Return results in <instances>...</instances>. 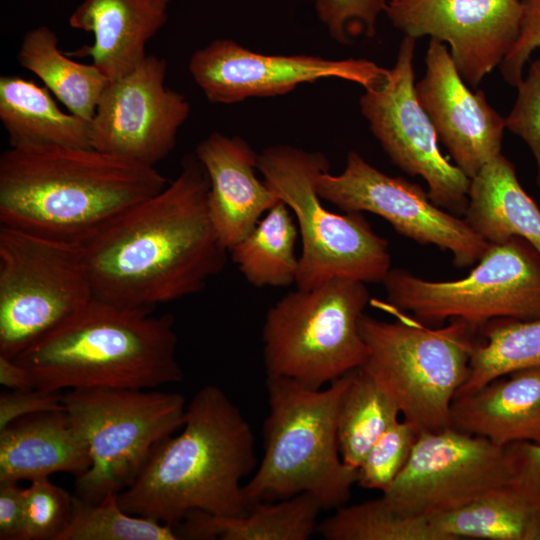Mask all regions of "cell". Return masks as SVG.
Instances as JSON below:
<instances>
[{
    "label": "cell",
    "instance_id": "5b68a950",
    "mask_svg": "<svg viewBox=\"0 0 540 540\" xmlns=\"http://www.w3.org/2000/svg\"><path fill=\"white\" fill-rule=\"evenodd\" d=\"M351 372L324 389L266 375L269 409L263 425V456L244 484L250 507L300 493L313 495L323 509L347 503L357 469L342 460L337 413Z\"/></svg>",
    "mask_w": 540,
    "mask_h": 540
},
{
    "label": "cell",
    "instance_id": "3957f363",
    "mask_svg": "<svg viewBox=\"0 0 540 540\" xmlns=\"http://www.w3.org/2000/svg\"><path fill=\"white\" fill-rule=\"evenodd\" d=\"M258 465L254 432L217 385L198 390L181 432L163 440L126 489L117 493L130 514L176 526L192 510L242 516L250 506L243 480Z\"/></svg>",
    "mask_w": 540,
    "mask_h": 540
},
{
    "label": "cell",
    "instance_id": "ac0fdd59",
    "mask_svg": "<svg viewBox=\"0 0 540 540\" xmlns=\"http://www.w3.org/2000/svg\"><path fill=\"white\" fill-rule=\"evenodd\" d=\"M425 64L424 77L415 83L417 100L455 165L471 179L501 154L505 118L482 90L469 88L442 42L430 39Z\"/></svg>",
    "mask_w": 540,
    "mask_h": 540
},
{
    "label": "cell",
    "instance_id": "cb8c5ba5",
    "mask_svg": "<svg viewBox=\"0 0 540 540\" xmlns=\"http://www.w3.org/2000/svg\"><path fill=\"white\" fill-rule=\"evenodd\" d=\"M310 493L253 504L242 516L189 511L174 526L178 539L189 540H307L318 527L322 510Z\"/></svg>",
    "mask_w": 540,
    "mask_h": 540
},
{
    "label": "cell",
    "instance_id": "83f0119b",
    "mask_svg": "<svg viewBox=\"0 0 540 540\" xmlns=\"http://www.w3.org/2000/svg\"><path fill=\"white\" fill-rule=\"evenodd\" d=\"M299 230L290 208L281 200L230 250L245 280L257 288L296 284Z\"/></svg>",
    "mask_w": 540,
    "mask_h": 540
},
{
    "label": "cell",
    "instance_id": "6da1fadb",
    "mask_svg": "<svg viewBox=\"0 0 540 540\" xmlns=\"http://www.w3.org/2000/svg\"><path fill=\"white\" fill-rule=\"evenodd\" d=\"M208 193L202 164L188 155L161 191L79 243L94 298L153 310L201 292L229 253L211 221Z\"/></svg>",
    "mask_w": 540,
    "mask_h": 540
},
{
    "label": "cell",
    "instance_id": "44dd1931",
    "mask_svg": "<svg viewBox=\"0 0 540 540\" xmlns=\"http://www.w3.org/2000/svg\"><path fill=\"white\" fill-rule=\"evenodd\" d=\"M91 466L87 444L65 409L18 418L0 430V483L34 481Z\"/></svg>",
    "mask_w": 540,
    "mask_h": 540
},
{
    "label": "cell",
    "instance_id": "7a4b0ae2",
    "mask_svg": "<svg viewBox=\"0 0 540 540\" xmlns=\"http://www.w3.org/2000/svg\"><path fill=\"white\" fill-rule=\"evenodd\" d=\"M167 184L155 166L91 146H10L0 156V224L81 243Z\"/></svg>",
    "mask_w": 540,
    "mask_h": 540
},
{
    "label": "cell",
    "instance_id": "30bf717a",
    "mask_svg": "<svg viewBox=\"0 0 540 540\" xmlns=\"http://www.w3.org/2000/svg\"><path fill=\"white\" fill-rule=\"evenodd\" d=\"M92 298L79 243L0 226V355L14 359Z\"/></svg>",
    "mask_w": 540,
    "mask_h": 540
},
{
    "label": "cell",
    "instance_id": "603a6c76",
    "mask_svg": "<svg viewBox=\"0 0 540 540\" xmlns=\"http://www.w3.org/2000/svg\"><path fill=\"white\" fill-rule=\"evenodd\" d=\"M464 219L489 244L522 238L540 254V208L502 153L470 179Z\"/></svg>",
    "mask_w": 540,
    "mask_h": 540
},
{
    "label": "cell",
    "instance_id": "7c38bea8",
    "mask_svg": "<svg viewBox=\"0 0 540 540\" xmlns=\"http://www.w3.org/2000/svg\"><path fill=\"white\" fill-rule=\"evenodd\" d=\"M414 53L415 39L404 36L388 77L365 89L360 110L393 164L411 176L422 177L434 204L464 215L470 178L441 153L435 128L417 100Z\"/></svg>",
    "mask_w": 540,
    "mask_h": 540
},
{
    "label": "cell",
    "instance_id": "ffe728a7",
    "mask_svg": "<svg viewBox=\"0 0 540 540\" xmlns=\"http://www.w3.org/2000/svg\"><path fill=\"white\" fill-rule=\"evenodd\" d=\"M168 1L84 0L69 24L93 33L94 41L70 55L91 57L109 81L126 75L147 56V42L167 20Z\"/></svg>",
    "mask_w": 540,
    "mask_h": 540
},
{
    "label": "cell",
    "instance_id": "d6a6232c",
    "mask_svg": "<svg viewBox=\"0 0 540 540\" xmlns=\"http://www.w3.org/2000/svg\"><path fill=\"white\" fill-rule=\"evenodd\" d=\"M418 433L404 419L390 426L358 466L356 484L364 489L385 492L406 466Z\"/></svg>",
    "mask_w": 540,
    "mask_h": 540
},
{
    "label": "cell",
    "instance_id": "52a82bcc",
    "mask_svg": "<svg viewBox=\"0 0 540 540\" xmlns=\"http://www.w3.org/2000/svg\"><path fill=\"white\" fill-rule=\"evenodd\" d=\"M369 300L366 283L347 278L280 298L262 327L266 375L322 388L362 367L368 351L359 323Z\"/></svg>",
    "mask_w": 540,
    "mask_h": 540
},
{
    "label": "cell",
    "instance_id": "8d00e7d4",
    "mask_svg": "<svg viewBox=\"0 0 540 540\" xmlns=\"http://www.w3.org/2000/svg\"><path fill=\"white\" fill-rule=\"evenodd\" d=\"M523 14L519 35L499 65L502 78L516 87L533 52L540 48V0H522Z\"/></svg>",
    "mask_w": 540,
    "mask_h": 540
},
{
    "label": "cell",
    "instance_id": "ab89813d",
    "mask_svg": "<svg viewBox=\"0 0 540 540\" xmlns=\"http://www.w3.org/2000/svg\"><path fill=\"white\" fill-rule=\"evenodd\" d=\"M24 489L17 482L0 483V539L22 540Z\"/></svg>",
    "mask_w": 540,
    "mask_h": 540
},
{
    "label": "cell",
    "instance_id": "9a60e30c",
    "mask_svg": "<svg viewBox=\"0 0 540 540\" xmlns=\"http://www.w3.org/2000/svg\"><path fill=\"white\" fill-rule=\"evenodd\" d=\"M167 61L147 55L109 81L90 121L91 147L155 166L175 148L190 103L165 84Z\"/></svg>",
    "mask_w": 540,
    "mask_h": 540
},
{
    "label": "cell",
    "instance_id": "d6986e66",
    "mask_svg": "<svg viewBox=\"0 0 540 540\" xmlns=\"http://www.w3.org/2000/svg\"><path fill=\"white\" fill-rule=\"evenodd\" d=\"M195 156L209 179L211 221L230 250L280 199L257 177L258 154L241 137L213 132L199 142Z\"/></svg>",
    "mask_w": 540,
    "mask_h": 540
},
{
    "label": "cell",
    "instance_id": "2e32d148",
    "mask_svg": "<svg viewBox=\"0 0 540 540\" xmlns=\"http://www.w3.org/2000/svg\"><path fill=\"white\" fill-rule=\"evenodd\" d=\"M188 70L207 100L217 104L279 96L326 78L350 81L365 90L380 85L389 74V69L366 59L266 55L230 39H217L197 49Z\"/></svg>",
    "mask_w": 540,
    "mask_h": 540
},
{
    "label": "cell",
    "instance_id": "e575fe53",
    "mask_svg": "<svg viewBox=\"0 0 540 540\" xmlns=\"http://www.w3.org/2000/svg\"><path fill=\"white\" fill-rule=\"evenodd\" d=\"M320 21L330 36L340 44H348L351 37L376 35V24L385 13L387 0H313Z\"/></svg>",
    "mask_w": 540,
    "mask_h": 540
},
{
    "label": "cell",
    "instance_id": "836d02e7",
    "mask_svg": "<svg viewBox=\"0 0 540 540\" xmlns=\"http://www.w3.org/2000/svg\"><path fill=\"white\" fill-rule=\"evenodd\" d=\"M73 508V495L49 478L30 482L24 489L22 540H57L67 526Z\"/></svg>",
    "mask_w": 540,
    "mask_h": 540
},
{
    "label": "cell",
    "instance_id": "4fadbf2b",
    "mask_svg": "<svg viewBox=\"0 0 540 540\" xmlns=\"http://www.w3.org/2000/svg\"><path fill=\"white\" fill-rule=\"evenodd\" d=\"M316 188L322 200L345 212L373 213L402 236L449 251L458 267L478 262L490 246L464 218L434 204L420 185L385 174L356 151L348 153L341 173L319 174Z\"/></svg>",
    "mask_w": 540,
    "mask_h": 540
},
{
    "label": "cell",
    "instance_id": "f546056e",
    "mask_svg": "<svg viewBox=\"0 0 540 540\" xmlns=\"http://www.w3.org/2000/svg\"><path fill=\"white\" fill-rule=\"evenodd\" d=\"M481 330L486 341L475 346L469 376L456 397L473 393L509 373L540 367V318L495 319Z\"/></svg>",
    "mask_w": 540,
    "mask_h": 540
},
{
    "label": "cell",
    "instance_id": "4dcf8cb0",
    "mask_svg": "<svg viewBox=\"0 0 540 540\" xmlns=\"http://www.w3.org/2000/svg\"><path fill=\"white\" fill-rule=\"evenodd\" d=\"M317 532L326 540H442L429 519L404 514L382 496L337 508Z\"/></svg>",
    "mask_w": 540,
    "mask_h": 540
},
{
    "label": "cell",
    "instance_id": "e0dca14e",
    "mask_svg": "<svg viewBox=\"0 0 540 540\" xmlns=\"http://www.w3.org/2000/svg\"><path fill=\"white\" fill-rule=\"evenodd\" d=\"M404 36L450 47L465 83L476 88L499 66L521 27L522 0H389L385 11Z\"/></svg>",
    "mask_w": 540,
    "mask_h": 540
},
{
    "label": "cell",
    "instance_id": "277c9868",
    "mask_svg": "<svg viewBox=\"0 0 540 540\" xmlns=\"http://www.w3.org/2000/svg\"><path fill=\"white\" fill-rule=\"evenodd\" d=\"M177 345L171 314L92 298L14 360L45 391L155 389L183 381Z\"/></svg>",
    "mask_w": 540,
    "mask_h": 540
},
{
    "label": "cell",
    "instance_id": "5bb4252c",
    "mask_svg": "<svg viewBox=\"0 0 540 540\" xmlns=\"http://www.w3.org/2000/svg\"><path fill=\"white\" fill-rule=\"evenodd\" d=\"M508 480L505 447L449 426L418 433L406 466L382 497L404 514L430 519Z\"/></svg>",
    "mask_w": 540,
    "mask_h": 540
},
{
    "label": "cell",
    "instance_id": "d4e9b609",
    "mask_svg": "<svg viewBox=\"0 0 540 540\" xmlns=\"http://www.w3.org/2000/svg\"><path fill=\"white\" fill-rule=\"evenodd\" d=\"M0 120L10 146L90 147V122L58 107L46 86L0 77Z\"/></svg>",
    "mask_w": 540,
    "mask_h": 540
},
{
    "label": "cell",
    "instance_id": "f1b7e54d",
    "mask_svg": "<svg viewBox=\"0 0 540 540\" xmlns=\"http://www.w3.org/2000/svg\"><path fill=\"white\" fill-rule=\"evenodd\" d=\"M400 415L393 399L364 369L353 370L337 413L343 462L357 469L373 444Z\"/></svg>",
    "mask_w": 540,
    "mask_h": 540
},
{
    "label": "cell",
    "instance_id": "8fae6325",
    "mask_svg": "<svg viewBox=\"0 0 540 540\" xmlns=\"http://www.w3.org/2000/svg\"><path fill=\"white\" fill-rule=\"evenodd\" d=\"M382 283L390 305L421 323L462 319L479 330L495 319L540 318V254L518 237L490 244L462 279L430 281L391 268Z\"/></svg>",
    "mask_w": 540,
    "mask_h": 540
},
{
    "label": "cell",
    "instance_id": "4316f807",
    "mask_svg": "<svg viewBox=\"0 0 540 540\" xmlns=\"http://www.w3.org/2000/svg\"><path fill=\"white\" fill-rule=\"evenodd\" d=\"M18 63L35 74L70 113L91 121L109 80L94 64L70 59L58 48V38L47 26L26 33Z\"/></svg>",
    "mask_w": 540,
    "mask_h": 540
},
{
    "label": "cell",
    "instance_id": "60d3db41",
    "mask_svg": "<svg viewBox=\"0 0 540 540\" xmlns=\"http://www.w3.org/2000/svg\"><path fill=\"white\" fill-rule=\"evenodd\" d=\"M0 384L10 390L34 388L28 371L14 359L0 355Z\"/></svg>",
    "mask_w": 540,
    "mask_h": 540
},
{
    "label": "cell",
    "instance_id": "d590c367",
    "mask_svg": "<svg viewBox=\"0 0 540 540\" xmlns=\"http://www.w3.org/2000/svg\"><path fill=\"white\" fill-rule=\"evenodd\" d=\"M515 88L517 95L505 118L506 129L520 137L530 149L540 190V57L530 63L526 76Z\"/></svg>",
    "mask_w": 540,
    "mask_h": 540
},
{
    "label": "cell",
    "instance_id": "1f68e13d",
    "mask_svg": "<svg viewBox=\"0 0 540 540\" xmlns=\"http://www.w3.org/2000/svg\"><path fill=\"white\" fill-rule=\"evenodd\" d=\"M57 540H179L169 525L130 514L117 493L91 503L73 495L70 520Z\"/></svg>",
    "mask_w": 540,
    "mask_h": 540
},
{
    "label": "cell",
    "instance_id": "8992f818",
    "mask_svg": "<svg viewBox=\"0 0 540 540\" xmlns=\"http://www.w3.org/2000/svg\"><path fill=\"white\" fill-rule=\"evenodd\" d=\"M258 171L291 210L301 238L296 287L309 289L334 278L383 282L391 269L387 240L361 212L337 214L323 203L316 179L329 171L321 152L274 145L258 154Z\"/></svg>",
    "mask_w": 540,
    "mask_h": 540
},
{
    "label": "cell",
    "instance_id": "74e56055",
    "mask_svg": "<svg viewBox=\"0 0 540 540\" xmlns=\"http://www.w3.org/2000/svg\"><path fill=\"white\" fill-rule=\"evenodd\" d=\"M505 451L509 465L507 485L540 506V444L515 442Z\"/></svg>",
    "mask_w": 540,
    "mask_h": 540
},
{
    "label": "cell",
    "instance_id": "9c48e42d",
    "mask_svg": "<svg viewBox=\"0 0 540 540\" xmlns=\"http://www.w3.org/2000/svg\"><path fill=\"white\" fill-rule=\"evenodd\" d=\"M63 402L91 458L74 495L91 503L134 482L155 448L182 428L187 406L180 393L153 389L70 390Z\"/></svg>",
    "mask_w": 540,
    "mask_h": 540
},
{
    "label": "cell",
    "instance_id": "484cf974",
    "mask_svg": "<svg viewBox=\"0 0 540 540\" xmlns=\"http://www.w3.org/2000/svg\"><path fill=\"white\" fill-rule=\"evenodd\" d=\"M429 521L442 540H540V506L509 485Z\"/></svg>",
    "mask_w": 540,
    "mask_h": 540
},
{
    "label": "cell",
    "instance_id": "ba28073f",
    "mask_svg": "<svg viewBox=\"0 0 540 540\" xmlns=\"http://www.w3.org/2000/svg\"><path fill=\"white\" fill-rule=\"evenodd\" d=\"M367 346L364 369L393 399L403 419L418 432L450 426L452 403L470 371L478 330L462 319L428 328L362 315Z\"/></svg>",
    "mask_w": 540,
    "mask_h": 540
},
{
    "label": "cell",
    "instance_id": "7402d4cb",
    "mask_svg": "<svg viewBox=\"0 0 540 540\" xmlns=\"http://www.w3.org/2000/svg\"><path fill=\"white\" fill-rule=\"evenodd\" d=\"M450 426L500 447L540 444V367L509 373L456 397Z\"/></svg>",
    "mask_w": 540,
    "mask_h": 540
},
{
    "label": "cell",
    "instance_id": "f35d334b",
    "mask_svg": "<svg viewBox=\"0 0 540 540\" xmlns=\"http://www.w3.org/2000/svg\"><path fill=\"white\" fill-rule=\"evenodd\" d=\"M64 394L37 388L11 390L0 395V430L14 420L35 413L65 409Z\"/></svg>",
    "mask_w": 540,
    "mask_h": 540
}]
</instances>
